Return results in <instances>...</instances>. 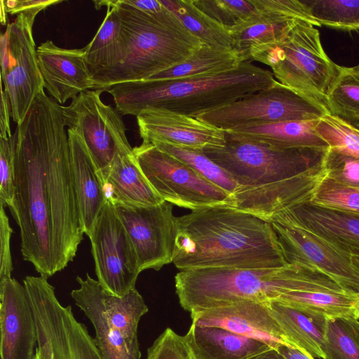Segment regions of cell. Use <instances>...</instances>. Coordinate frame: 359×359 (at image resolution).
Here are the masks:
<instances>
[{
  "label": "cell",
  "instance_id": "1",
  "mask_svg": "<svg viewBox=\"0 0 359 359\" xmlns=\"http://www.w3.org/2000/svg\"><path fill=\"white\" fill-rule=\"evenodd\" d=\"M62 105L42 92L17 125L15 196L10 210L21 253L46 279L76 256L84 233Z\"/></svg>",
  "mask_w": 359,
  "mask_h": 359
},
{
  "label": "cell",
  "instance_id": "2",
  "mask_svg": "<svg viewBox=\"0 0 359 359\" xmlns=\"http://www.w3.org/2000/svg\"><path fill=\"white\" fill-rule=\"evenodd\" d=\"M172 263L180 270L201 268L265 269L289 264L271 224L224 207L176 217Z\"/></svg>",
  "mask_w": 359,
  "mask_h": 359
},
{
  "label": "cell",
  "instance_id": "3",
  "mask_svg": "<svg viewBox=\"0 0 359 359\" xmlns=\"http://www.w3.org/2000/svg\"><path fill=\"white\" fill-rule=\"evenodd\" d=\"M121 17L119 37L101 67L92 74L95 89L120 83L147 80L177 65L203 43L168 11L156 16L123 0H111Z\"/></svg>",
  "mask_w": 359,
  "mask_h": 359
},
{
  "label": "cell",
  "instance_id": "4",
  "mask_svg": "<svg viewBox=\"0 0 359 359\" xmlns=\"http://www.w3.org/2000/svg\"><path fill=\"white\" fill-rule=\"evenodd\" d=\"M277 82L270 71L245 61L235 69L216 75L128 81L104 91L112 95L121 114L137 116L145 109H157L196 118Z\"/></svg>",
  "mask_w": 359,
  "mask_h": 359
},
{
  "label": "cell",
  "instance_id": "5",
  "mask_svg": "<svg viewBox=\"0 0 359 359\" xmlns=\"http://www.w3.org/2000/svg\"><path fill=\"white\" fill-rule=\"evenodd\" d=\"M175 283L180 306L190 313L243 302H271L292 291L346 290L322 272L299 264L182 270Z\"/></svg>",
  "mask_w": 359,
  "mask_h": 359
},
{
  "label": "cell",
  "instance_id": "6",
  "mask_svg": "<svg viewBox=\"0 0 359 359\" xmlns=\"http://www.w3.org/2000/svg\"><path fill=\"white\" fill-rule=\"evenodd\" d=\"M252 60L269 66L281 84L324 106L339 67L325 53L319 31L301 20L280 40L252 48Z\"/></svg>",
  "mask_w": 359,
  "mask_h": 359
},
{
  "label": "cell",
  "instance_id": "7",
  "mask_svg": "<svg viewBox=\"0 0 359 359\" xmlns=\"http://www.w3.org/2000/svg\"><path fill=\"white\" fill-rule=\"evenodd\" d=\"M328 149H280L226 135L223 147L204 153L238 183V191H259L309 169Z\"/></svg>",
  "mask_w": 359,
  "mask_h": 359
},
{
  "label": "cell",
  "instance_id": "8",
  "mask_svg": "<svg viewBox=\"0 0 359 359\" xmlns=\"http://www.w3.org/2000/svg\"><path fill=\"white\" fill-rule=\"evenodd\" d=\"M23 285L36 327L34 359H103L86 325L75 318L71 306L59 302L48 279L28 276Z\"/></svg>",
  "mask_w": 359,
  "mask_h": 359
},
{
  "label": "cell",
  "instance_id": "9",
  "mask_svg": "<svg viewBox=\"0 0 359 359\" xmlns=\"http://www.w3.org/2000/svg\"><path fill=\"white\" fill-rule=\"evenodd\" d=\"M133 153L149 182L164 201L191 211L233 208V196L154 144L142 142L133 148Z\"/></svg>",
  "mask_w": 359,
  "mask_h": 359
},
{
  "label": "cell",
  "instance_id": "10",
  "mask_svg": "<svg viewBox=\"0 0 359 359\" xmlns=\"http://www.w3.org/2000/svg\"><path fill=\"white\" fill-rule=\"evenodd\" d=\"M326 114L329 112L325 106L278 81L196 118L226 131L239 126L320 119Z\"/></svg>",
  "mask_w": 359,
  "mask_h": 359
},
{
  "label": "cell",
  "instance_id": "11",
  "mask_svg": "<svg viewBox=\"0 0 359 359\" xmlns=\"http://www.w3.org/2000/svg\"><path fill=\"white\" fill-rule=\"evenodd\" d=\"M104 90H88L62 106L66 127L84 142L100 177L118 155L132 154L133 148L126 137V128L117 109L100 98Z\"/></svg>",
  "mask_w": 359,
  "mask_h": 359
},
{
  "label": "cell",
  "instance_id": "12",
  "mask_svg": "<svg viewBox=\"0 0 359 359\" xmlns=\"http://www.w3.org/2000/svg\"><path fill=\"white\" fill-rule=\"evenodd\" d=\"M34 22L19 14L0 37L1 80L17 125L25 120L36 96L44 91L32 34Z\"/></svg>",
  "mask_w": 359,
  "mask_h": 359
},
{
  "label": "cell",
  "instance_id": "13",
  "mask_svg": "<svg viewBox=\"0 0 359 359\" xmlns=\"http://www.w3.org/2000/svg\"><path fill=\"white\" fill-rule=\"evenodd\" d=\"M89 238L95 273L103 288L118 297L135 289L141 272L137 257L124 225L109 201Z\"/></svg>",
  "mask_w": 359,
  "mask_h": 359
},
{
  "label": "cell",
  "instance_id": "14",
  "mask_svg": "<svg viewBox=\"0 0 359 359\" xmlns=\"http://www.w3.org/2000/svg\"><path fill=\"white\" fill-rule=\"evenodd\" d=\"M269 222L287 264L315 269L344 289L359 292V269L353 257L339 252L283 211L274 215Z\"/></svg>",
  "mask_w": 359,
  "mask_h": 359
},
{
  "label": "cell",
  "instance_id": "15",
  "mask_svg": "<svg viewBox=\"0 0 359 359\" xmlns=\"http://www.w3.org/2000/svg\"><path fill=\"white\" fill-rule=\"evenodd\" d=\"M113 205L133 243L141 272L158 271L172 262L177 233L172 204L163 201L147 207Z\"/></svg>",
  "mask_w": 359,
  "mask_h": 359
},
{
  "label": "cell",
  "instance_id": "16",
  "mask_svg": "<svg viewBox=\"0 0 359 359\" xmlns=\"http://www.w3.org/2000/svg\"><path fill=\"white\" fill-rule=\"evenodd\" d=\"M1 359H34L37 346L36 323L24 285L0 279Z\"/></svg>",
  "mask_w": 359,
  "mask_h": 359
},
{
  "label": "cell",
  "instance_id": "17",
  "mask_svg": "<svg viewBox=\"0 0 359 359\" xmlns=\"http://www.w3.org/2000/svg\"><path fill=\"white\" fill-rule=\"evenodd\" d=\"M144 142H164L196 149L221 148L225 131L197 118L172 111L148 109L137 116Z\"/></svg>",
  "mask_w": 359,
  "mask_h": 359
},
{
  "label": "cell",
  "instance_id": "18",
  "mask_svg": "<svg viewBox=\"0 0 359 359\" xmlns=\"http://www.w3.org/2000/svg\"><path fill=\"white\" fill-rule=\"evenodd\" d=\"M76 279L79 287L71 292V297L84 314L93 313L111 327L133 340H138L139 323L149 308L136 288L118 297L104 290L88 273L85 279L80 276Z\"/></svg>",
  "mask_w": 359,
  "mask_h": 359
},
{
  "label": "cell",
  "instance_id": "19",
  "mask_svg": "<svg viewBox=\"0 0 359 359\" xmlns=\"http://www.w3.org/2000/svg\"><path fill=\"white\" fill-rule=\"evenodd\" d=\"M192 323L222 327L262 341L273 349L291 346L273 316L269 302H243L190 313Z\"/></svg>",
  "mask_w": 359,
  "mask_h": 359
},
{
  "label": "cell",
  "instance_id": "20",
  "mask_svg": "<svg viewBox=\"0 0 359 359\" xmlns=\"http://www.w3.org/2000/svg\"><path fill=\"white\" fill-rule=\"evenodd\" d=\"M36 55L44 88L59 104L95 89L84 48H62L47 40L36 48Z\"/></svg>",
  "mask_w": 359,
  "mask_h": 359
},
{
  "label": "cell",
  "instance_id": "21",
  "mask_svg": "<svg viewBox=\"0 0 359 359\" xmlns=\"http://www.w3.org/2000/svg\"><path fill=\"white\" fill-rule=\"evenodd\" d=\"M282 211L339 252L351 257H359V216L311 202Z\"/></svg>",
  "mask_w": 359,
  "mask_h": 359
},
{
  "label": "cell",
  "instance_id": "22",
  "mask_svg": "<svg viewBox=\"0 0 359 359\" xmlns=\"http://www.w3.org/2000/svg\"><path fill=\"white\" fill-rule=\"evenodd\" d=\"M74 184L84 233L89 238L107 199L95 164L81 137L67 130Z\"/></svg>",
  "mask_w": 359,
  "mask_h": 359
},
{
  "label": "cell",
  "instance_id": "23",
  "mask_svg": "<svg viewBox=\"0 0 359 359\" xmlns=\"http://www.w3.org/2000/svg\"><path fill=\"white\" fill-rule=\"evenodd\" d=\"M100 179L107 201L113 205L147 207L164 201L142 172L133 153L117 156Z\"/></svg>",
  "mask_w": 359,
  "mask_h": 359
},
{
  "label": "cell",
  "instance_id": "24",
  "mask_svg": "<svg viewBox=\"0 0 359 359\" xmlns=\"http://www.w3.org/2000/svg\"><path fill=\"white\" fill-rule=\"evenodd\" d=\"M185 337L198 359H251L273 349L262 341L222 327L192 323Z\"/></svg>",
  "mask_w": 359,
  "mask_h": 359
},
{
  "label": "cell",
  "instance_id": "25",
  "mask_svg": "<svg viewBox=\"0 0 359 359\" xmlns=\"http://www.w3.org/2000/svg\"><path fill=\"white\" fill-rule=\"evenodd\" d=\"M319 119L289 121L263 125L239 126L225 131L226 136L280 149H328L317 134Z\"/></svg>",
  "mask_w": 359,
  "mask_h": 359
},
{
  "label": "cell",
  "instance_id": "26",
  "mask_svg": "<svg viewBox=\"0 0 359 359\" xmlns=\"http://www.w3.org/2000/svg\"><path fill=\"white\" fill-rule=\"evenodd\" d=\"M276 301L293 308L313 320H359V292L292 291Z\"/></svg>",
  "mask_w": 359,
  "mask_h": 359
},
{
  "label": "cell",
  "instance_id": "27",
  "mask_svg": "<svg viewBox=\"0 0 359 359\" xmlns=\"http://www.w3.org/2000/svg\"><path fill=\"white\" fill-rule=\"evenodd\" d=\"M259 12L244 22L228 28L232 48L244 62L249 61L250 50L256 47L276 42L292 28L297 19L259 6Z\"/></svg>",
  "mask_w": 359,
  "mask_h": 359
},
{
  "label": "cell",
  "instance_id": "28",
  "mask_svg": "<svg viewBox=\"0 0 359 359\" xmlns=\"http://www.w3.org/2000/svg\"><path fill=\"white\" fill-rule=\"evenodd\" d=\"M244 61L233 48L203 44L182 62L147 80L176 79L216 75L238 68Z\"/></svg>",
  "mask_w": 359,
  "mask_h": 359
},
{
  "label": "cell",
  "instance_id": "29",
  "mask_svg": "<svg viewBox=\"0 0 359 359\" xmlns=\"http://www.w3.org/2000/svg\"><path fill=\"white\" fill-rule=\"evenodd\" d=\"M272 313L292 347L314 358L327 359L323 332L309 316L276 300Z\"/></svg>",
  "mask_w": 359,
  "mask_h": 359
},
{
  "label": "cell",
  "instance_id": "30",
  "mask_svg": "<svg viewBox=\"0 0 359 359\" xmlns=\"http://www.w3.org/2000/svg\"><path fill=\"white\" fill-rule=\"evenodd\" d=\"M204 45L232 48L228 27L200 10L193 0H160Z\"/></svg>",
  "mask_w": 359,
  "mask_h": 359
},
{
  "label": "cell",
  "instance_id": "31",
  "mask_svg": "<svg viewBox=\"0 0 359 359\" xmlns=\"http://www.w3.org/2000/svg\"><path fill=\"white\" fill-rule=\"evenodd\" d=\"M330 114L359 126V69L339 66L325 98Z\"/></svg>",
  "mask_w": 359,
  "mask_h": 359
},
{
  "label": "cell",
  "instance_id": "32",
  "mask_svg": "<svg viewBox=\"0 0 359 359\" xmlns=\"http://www.w3.org/2000/svg\"><path fill=\"white\" fill-rule=\"evenodd\" d=\"M161 151L177 158L204 179L233 196L240 186L222 167L212 161L203 149L180 147L164 142H152Z\"/></svg>",
  "mask_w": 359,
  "mask_h": 359
},
{
  "label": "cell",
  "instance_id": "33",
  "mask_svg": "<svg viewBox=\"0 0 359 359\" xmlns=\"http://www.w3.org/2000/svg\"><path fill=\"white\" fill-rule=\"evenodd\" d=\"M99 8L107 7L106 16L93 40L84 47L86 61L90 76L102 65L106 57L116 44L121 29V17L118 8L111 0L93 1Z\"/></svg>",
  "mask_w": 359,
  "mask_h": 359
},
{
  "label": "cell",
  "instance_id": "34",
  "mask_svg": "<svg viewBox=\"0 0 359 359\" xmlns=\"http://www.w3.org/2000/svg\"><path fill=\"white\" fill-rule=\"evenodd\" d=\"M327 359H359V320L318 321Z\"/></svg>",
  "mask_w": 359,
  "mask_h": 359
},
{
  "label": "cell",
  "instance_id": "35",
  "mask_svg": "<svg viewBox=\"0 0 359 359\" xmlns=\"http://www.w3.org/2000/svg\"><path fill=\"white\" fill-rule=\"evenodd\" d=\"M95 330V341L103 359H141L138 340H133L111 327L102 318L86 313Z\"/></svg>",
  "mask_w": 359,
  "mask_h": 359
},
{
  "label": "cell",
  "instance_id": "36",
  "mask_svg": "<svg viewBox=\"0 0 359 359\" xmlns=\"http://www.w3.org/2000/svg\"><path fill=\"white\" fill-rule=\"evenodd\" d=\"M321 25L345 31L359 30V0H303Z\"/></svg>",
  "mask_w": 359,
  "mask_h": 359
},
{
  "label": "cell",
  "instance_id": "37",
  "mask_svg": "<svg viewBox=\"0 0 359 359\" xmlns=\"http://www.w3.org/2000/svg\"><path fill=\"white\" fill-rule=\"evenodd\" d=\"M315 130L330 149L359 158V128L357 127L326 114L318 120Z\"/></svg>",
  "mask_w": 359,
  "mask_h": 359
},
{
  "label": "cell",
  "instance_id": "38",
  "mask_svg": "<svg viewBox=\"0 0 359 359\" xmlns=\"http://www.w3.org/2000/svg\"><path fill=\"white\" fill-rule=\"evenodd\" d=\"M311 203L359 216V188L339 184L326 175L318 186Z\"/></svg>",
  "mask_w": 359,
  "mask_h": 359
},
{
  "label": "cell",
  "instance_id": "39",
  "mask_svg": "<svg viewBox=\"0 0 359 359\" xmlns=\"http://www.w3.org/2000/svg\"><path fill=\"white\" fill-rule=\"evenodd\" d=\"M210 18L230 28L249 20L259 12L253 0H193Z\"/></svg>",
  "mask_w": 359,
  "mask_h": 359
},
{
  "label": "cell",
  "instance_id": "40",
  "mask_svg": "<svg viewBox=\"0 0 359 359\" xmlns=\"http://www.w3.org/2000/svg\"><path fill=\"white\" fill-rule=\"evenodd\" d=\"M146 359H198L185 335L167 327L149 346Z\"/></svg>",
  "mask_w": 359,
  "mask_h": 359
},
{
  "label": "cell",
  "instance_id": "41",
  "mask_svg": "<svg viewBox=\"0 0 359 359\" xmlns=\"http://www.w3.org/2000/svg\"><path fill=\"white\" fill-rule=\"evenodd\" d=\"M325 163L328 178L345 186L359 188V158L328 149Z\"/></svg>",
  "mask_w": 359,
  "mask_h": 359
},
{
  "label": "cell",
  "instance_id": "42",
  "mask_svg": "<svg viewBox=\"0 0 359 359\" xmlns=\"http://www.w3.org/2000/svg\"><path fill=\"white\" fill-rule=\"evenodd\" d=\"M15 141L13 133L0 140V204L13 208L15 196Z\"/></svg>",
  "mask_w": 359,
  "mask_h": 359
},
{
  "label": "cell",
  "instance_id": "43",
  "mask_svg": "<svg viewBox=\"0 0 359 359\" xmlns=\"http://www.w3.org/2000/svg\"><path fill=\"white\" fill-rule=\"evenodd\" d=\"M256 4L266 10L277 12L294 19L308 22L314 26L320 25L313 18L303 0H255Z\"/></svg>",
  "mask_w": 359,
  "mask_h": 359
},
{
  "label": "cell",
  "instance_id": "44",
  "mask_svg": "<svg viewBox=\"0 0 359 359\" xmlns=\"http://www.w3.org/2000/svg\"><path fill=\"white\" fill-rule=\"evenodd\" d=\"M0 279L11 278L13 270L11 252V238L13 229L4 205L0 204Z\"/></svg>",
  "mask_w": 359,
  "mask_h": 359
},
{
  "label": "cell",
  "instance_id": "45",
  "mask_svg": "<svg viewBox=\"0 0 359 359\" xmlns=\"http://www.w3.org/2000/svg\"><path fill=\"white\" fill-rule=\"evenodd\" d=\"M62 1L58 0H7L1 1L6 12L11 15L23 14L30 19L35 20L36 15L42 10Z\"/></svg>",
  "mask_w": 359,
  "mask_h": 359
},
{
  "label": "cell",
  "instance_id": "46",
  "mask_svg": "<svg viewBox=\"0 0 359 359\" xmlns=\"http://www.w3.org/2000/svg\"><path fill=\"white\" fill-rule=\"evenodd\" d=\"M1 97L0 137L8 140L13 135L10 127L11 105L8 95L2 88Z\"/></svg>",
  "mask_w": 359,
  "mask_h": 359
},
{
  "label": "cell",
  "instance_id": "47",
  "mask_svg": "<svg viewBox=\"0 0 359 359\" xmlns=\"http://www.w3.org/2000/svg\"><path fill=\"white\" fill-rule=\"evenodd\" d=\"M276 350L286 359H315L311 355L290 346L280 344Z\"/></svg>",
  "mask_w": 359,
  "mask_h": 359
},
{
  "label": "cell",
  "instance_id": "48",
  "mask_svg": "<svg viewBox=\"0 0 359 359\" xmlns=\"http://www.w3.org/2000/svg\"><path fill=\"white\" fill-rule=\"evenodd\" d=\"M251 359H286L277 350L270 349L260 355H258Z\"/></svg>",
  "mask_w": 359,
  "mask_h": 359
},
{
  "label": "cell",
  "instance_id": "49",
  "mask_svg": "<svg viewBox=\"0 0 359 359\" xmlns=\"http://www.w3.org/2000/svg\"><path fill=\"white\" fill-rule=\"evenodd\" d=\"M353 264L359 269V257H353Z\"/></svg>",
  "mask_w": 359,
  "mask_h": 359
},
{
  "label": "cell",
  "instance_id": "50",
  "mask_svg": "<svg viewBox=\"0 0 359 359\" xmlns=\"http://www.w3.org/2000/svg\"><path fill=\"white\" fill-rule=\"evenodd\" d=\"M359 69V65L356 66Z\"/></svg>",
  "mask_w": 359,
  "mask_h": 359
},
{
  "label": "cell",
  "instance_id": "51",
  "mask_svg": "<svg viewBox=\"0 0 359 359\" xmlns=\"http://www.w3.org/2000/svg\"><path fill=\"white\" fill-rule=\"evenodd\" d=\"M358 128H359V126H357Z\"/></svg>",
  "mask_w": 359,
  "mask_h": 359
}]
</instances>
